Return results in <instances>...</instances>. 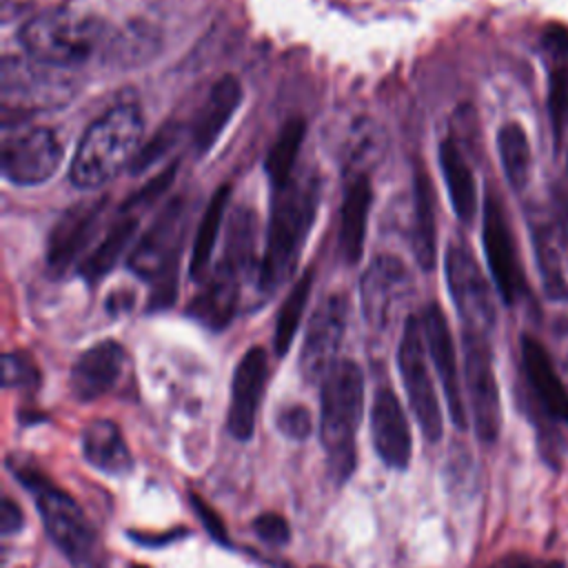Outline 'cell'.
Masks as SVG:
<instances>
[{
	"label": "cell",
	"instance_id": "6da1fadb",
	"mask_svg": "<svg viewBox=\"0 0 568 568\" xmlns=\"http://www.w3.org/2000/svg\"><path fill=\"white\" fill-rule=\"evenodd\" d=\"M320 189V180L313 171L293 175L284 186L275 189L266 248L257 271L262 293H273L293 273L317 213Z\"/></svg>",
	"mask_w": 568,
	"mask_h": 568
},
{
	"label": "cell",
	"instance_id": "7a4b0ae2",
	"mask_svg": "<svg viewBox=\"0 0 568 568\" xmlns=\"http://www.w3.org/2000/svg\"><path fill=\"white\" fill-rule=\"evenodd\" d=\"M364 410V373L351 359H339L322 379L320 439L328 473L344 484L355 470V435Z\"/></svg>",
	"mask_w": 568,
	"mask_h": 568
},
{
	"label": "cell",
	"instance_id": "3957f363",
	"mask_svg": "<svg viewBox=\"0 0 568 568\" xmlns=\"http://www.w3.org/2000/svg\"><path fill=\"white\" fill-rule=\"evenodd\" d=\"M144 120L135 104L120 102L102 113L82 135L69 178L80 189L111 182L138 153Z\"/></svg>",
	"mask_w": 568,
	"mask_h": 568
},
{
	"label": "cell",
	"instance_id": "277c9868",
	"mask_svg": "<svg viewBox=\"0 0 568 568\" xmlns=\"http://www.w3.org/2000/svg\"><path fill=\"white\" fill-rule=\"evenodd\" d=\"M18 481L33 495L51 541L75 568H100V544L93 526L71 495L51 484L36 466L11 462Z\"/></svg>",
	"mask_w": 568,
	"mask_h": 568
},
{
	"label": "cell",
	"instance_id": "5b68a950",
	"mask_svg": "<svg viewBox=\"0 0 568 568\" xmlns=\"http://www.w3.org/2000/svg\"><path fill=\"white\" fill-rule=\"evenodd\" d=\"M104 24L78 9H49L20 31L24 53L42 67L67 69L87 62L100 47Z\"/></svg>",
	"mask_w": 568,
	"mask_h": 568
},
{
	"label": "cell",
	"instance_id": "8992f818",
	"mask_svg": "<svg viewBox=\"0 0 568 568\" xmlns=\"http://www.w3.org/2000/svg\"><path fill=\"white\" fill-rule=\"evenodd\" d=\"M521 375L526 386V406L539 435L544 457L555 459L561 435L568 428V386L546 346L532 335H521Z\"/></svg>",
	"mask_w": 568,
	"mask_h": 568
},
{
	"label": "cell",
	"instance_id": "52a82bcc",
	"mask_svg": "<svg viewBox=\"0 0 568 568\" xmlns=\"http://www.w3.org/2000/svg\"><path fill=\"white\" fill-rule=\"evenodd\" d=\"M446 282L464 333L488 337L495 326L490 286L473 251L462 240H450L446 248Z\"/></svg>",
	"mask_w": 568,
	"mask_h": 568
},
{
	"label": "cell",
	"instance_id": "ba28073f",
	"mask_svg": "<svg viewBox=\"0 0 568 568\" xmlns=\"http://www.w3.org/2000/svg\"><path fill=\"white\" fill-rule=\"evenodd\" d=\"M424 331L419 317H408L402 331L399 348H397V366L402 375V384L406 388L408 404L413 415L422 428V435L435 444L442 439V410L435 393V384L426 364L424 348Z\"/></svg>",
	"mask_w": 568,
	"mask_h": 568
},
{
	"label": "cell",
	"instance_id": "9c48e42d",
	"mask_svg": "<svg viewBox=\"0 0 568 568\" xmlns=\"http://www.w3.org/2000/svg\"><path fill=\"white\" fill-rule=\"evenodd\" d=\"M182 202H171L133 248L129 266L146 280H155L153 306H166L175 293L178 242L182 235Z\"/></svg>",
	"mask_w": 568,
	"mask_h": 568
},
{
	"label": "cell",
	"instance_id": "30bf717a",
	"mask_svg": "<svg viewBox=\"0 0 568 568\" xmlns=\"http://www.w3.org/2000/svg\"><path fill=\"white\" fill-rule=\"evenodd\" d=\"M464 382L475 435L490 446L501 430V399L490 344L484 335L464 333Z\"/></svg>",
	"mask_w": 568,
	"mask_h": 568
},
{
	"label": "cell",
	"instance_id": "8fae6325",
	"mask_svg": "<svg viewBox=\"0 0 568 568\" xmlns=\"http://www.w3.org/2000/svg\"><path fill=\"white\" fill-rule=\"evenodd\" d=\"M62 162V144L47 126H16L2 138V173L13 184H40Z\"/></svg>",
	"mask_w": 568,
	"mask_h": 568
},
{
	"label": "cell",
	"instance_id": "7c38bea8",
	"mask_svg": "<svg viewBox=\"0 0 568 568\" xmlns=\"http://www.w3.org/2000/svg\"><path fill=\"white\" fill-rule=\"evenodd\" d=\"M346 315L348 302L339 293L324 297L311 315L300 353V371L306 382L322 384L326 373L339 362L337 353L346 331Z\"/></svg>",
	"mask_w": 568,
	"mask_h": 568
},
{
	"label": "cell",
	"instance_id": "4fadbf2b",
	"mask_svg": "<svg viewBox=\"0 0 568 568\" xmlns=\"http://www.w3.org/2000/svg\"><path fill=\"white\" fill-rule=\"evenodd\" d=\"M481 235H484V251H486L493 282H495L501 300L506 304H515L521 297L526 284H524V275H521V266L517 260L508 220L504 215L499 200L493 193L486 195Z\"/></svg>",
	"mask_w": 568,
	"mask_h": 568
},
{
	"label": "cell",
	"instance_id": "5bb4252c",
	"mask_svg": "<svg viewBox=\"0 0 568 568\" xmlns=\"http://www.w3.org/2000/svg\"><path fill=\"white\" fill-rule=\"evenodd\" d=\"M410 277L406 266L390 255H379L362 275V313L371 328L382 331L395 315L399 302L408 295Z\"/></svg>",
	"mask_w": 568,
	"mask_h": 568
},
{
	"label": "cell",
	"instance_id": "9a60e30c",
	"mask_svg": "<svg viewBox=\"0 0 568 568\" xmlns=\"http://www.w3.org/2000/svg\"><path fill=\"white\" fill-rule=\"evenodd\" d=\"M266 377V351L262 346L248 348L235 366L231 382V402L226 413V428L240 442H248L253 437L255 415L262 402Z\"/></svg>",
	"mask_w": 568,
	"mask_h": 568
},
{
	"label": "cell",
	"instance_id": "2e32d148",
	"mask_svg": "<svg viewBox=\"0 0 568 568\" xmlns=\"http://www.w3.org/2000/svg\"><path fill=\"white\" fill-rule=\"evenodd\" d=\"M371 439L379 459L395 470H406L413 455L406 413L390 386L375 390L371 408Z\"/></svg>",
	"mask_w": 568,
	"mask_h": 568
},
{
	"label": "cell",
	"instance_id": "e0dca14e",
	"mask_svg": "<svg viewBox=\"0 0 568 568\" xmlns=\"http://www.w3.org/2000/svg\"><path fill=\"white\" fill-rule=\"evenodd\" d=\"M248 266L224 253L213 275H209L197 297L189 304V315L211 331H222L237 311L240 286Z\"/></svg>",
	"mask_w": 568,
	"mask_h": 568
},
{
	"label": "cell",
	"instance_id": "ac0fdd59",
	"mask_svg": "<svg viewBox=\"0 0 568 568\" xmlns=\"http://www.w3.org/2000/svg\"><path fill=\"white\" fill-rule=\"evenodd\" d=\"M419 320H422L426 348L430 353V359H433L435 371L439 375V382L444 386L450 419L459 430H464L466 428V408H464V397H462L455 344H453V335H450L446 315L442 313V308L437 304H430L422 313Z\"/></svg>",
	"mask_w": 568,
	"mask_h": 568
},
{
	"label": "cell",
	"instance_id": "d6986e66",
	"mask_svg": "<svg viewBox=\"0 0 568 568\" xmlns=\"http://www.w3.org/2000/svg\"><path fill=\"white\" fill-rule=\"evenodd\" d=\"M124 359V348L113 339H104L87 348L71 366L69 388L73 397L78 402H93L106 395L122 377Z\"/></svg>",
	"mask_w": 568,
	"mask_h": 568
},
{
	"label": "cell",
	"instance_id": "ffe728a7",
	"mask_svg": "<svg viewBox=\"0 0 568 568\" xmlns=\"http://www.w3.org/2000/svg\"><path fill=\"white\" fill-rule=\"evenodd\" d=\"M368 209H371L368 175L353 173V178L346 184L342 213H339V233H337V253L346 264H355L362 255Z\"/></svg>",
	"mask_w": 568,
	"mask_h": 568
},
{
	"label": "cell",
	"instance_id": "44dd1931",
	"mask_svg": "<svg viewBox=\"0 0 568 568\" xmlns=\"http://www.w3.org/2000/svg\"><path fill=\"white\" fill-rule=\"evenodd\" d=\"M84 459L104 475L122 477L133 468L131 450L111 419H91L82 430Z\"/></svg>",
	"mask_w": 568,
	"mask_h": 568
},
{
	"label": "cell",
	"instance_id": "7402d4cb",
	"mask_svg": "<svg viewBox=\"0 0 568 568\" xmlns=\"http://www.w3.org/2000/svg\"><path fill=\"white\" fill-rule=\"evenodd\" d=\"M240 102H242V87L237 78L224 75L222 80L215 82L193 124V146L197 153H206L217 142L220 133L237 111Z\"/></svg>",
	"mask_w": 568,
	"mask_h": 568
},
{
	"label": "cell",
	"instance_id": "603a6c76",
	"mask_svg": "<svg viewBox=\"0 0 568 568\" xmlns=\"http://www.w3.org/2000/svg\"><path fill=\"white\" fill-rule=\"evenodd\" d=\"M102 213V202L87 204L69 215L58 224L49 242V264L58 271L67 268L89 244L98 229V220Z\"/></svg>",
	"mask_w": 568,
	"mask_h": 568
},
{
	"label": "cell",
	"instance_id": "cb8c5ba5",
	"mask_svg": "<svg viewBox=\"0 0 568 568\" xmlns=\"http://www.w3.org/2000/svg\"><path fill=\"white\" fill-rule=\"evenodd\" d=\"M439 166H442V175L448 186V195H450L455 215L464 224H470L477 213L475 178H473V171H470L459 144L450 138H446L439 144Z\"/></svg>",
	"mask_w": 568,
	"mask_h": 568
},
{
	"label": "cell",
	"instance_id": "d4e9b609",
	"mask_svg": "<svg viewBox=\"0 0 568 568\" xmlns=\"http://www.w3.org/2000/svg\"><path fill=\"white\" fill-rule=\"evenodd\" d=\"M229 184L220 186L217 193L211 197L202 222L197 226L195 233V242H193V251H191V264H189V273L193 280H204L209 264H211V255L220 235V226H222V217H224V209L229 202Z\"/></svg>",
	"mask_w": 568,
	"mask_h": 568
},
{
	"label": "cell",
	"instance_id": "484cf974",
	"mask_svg": "<svg viewBox=\"0 0 568 568\" xmlns=\"http://www.w3.org/2000/svg\"><path fill=\"white\" fill-rule=\"evenodd\" d=\"M415 226H413V251L422 268H433L435 262V211L433 189L424 171L415 173Z\"/></svg>",
	"mask_w": 568,
	"mask_h": 568
},
{
	"label": "cell",
	"instance_id": "4316f807",
	"mask_svg": "<svg viewBox=\"0 0 568 568\" xmlns=\"http://www.w3.org/2000/svg\"><path fill=\"white\" fill-rule=\"evenodd\" d=\"M497 151L504 166V175L515 191H521L530 180V144L519 122H506L497 133Z\"/></svg>",
	"mask_w": 568,
	"mask_h": 568
},
{
	"label": "cell",
	"instance_id": "83f0119b",
	"mask_svg": "<svg viewBox=\"0 0 568 568\" xmlns=\"http://www.w3.org/2000/svg\"><path fill=\"white\" fill-rule=\"evenodd\" d=\"M304 131H306L304 120L293 118L284 124L277 140L273 142V146L264 160V171H266L273 189L284 186L295 175L293 166H295L300 146L304 142Z\"/></svg>",
	"mask_w": 568,
	"mask_h": 568
},
{
	"label": "cell",
	"instance_id": "f1b7e54d",
	"mask_svg": "<svg viewBox=\"0 0 568 568\" xmlns=\"http://www.w3.org/2000/svg\"><path fill=\"white\" fill-rule=\"evenodd\" d=\"M133 233H135V217H124V220L115 222L109 229V233L104 235V240L82 260L80 275L87 282H98L106 271H111L115 266L122 251L131 242Z\"/></svg>",
	"mask_w": 568,
	"mask_h": 568
},
{
	"label": "cell",
	"instance_id": "f546056e",
	"mask_svg": "<svg viewBox=\"0 0 568 568\" xmlns=\"http://www.w3.org/2000/svg\"><path fill=\"white\" fill-rule=\"evenodd\" d=\"M311 284H313V273L306 271L297 284L291 288V293L286 295L280 313H277V322H275V335H273V346L277 355H284L291 348V342L297 333L302 313L306 308L308 302V293H311Z\"/></svg>",
	"mask_w": 568,
	"mask_h": 568
},
{
	"label": "cell",
	"instance_id": "4dcf8cb0",
	"mask_svg": "<svg viewBox=\"0 0 568 568\" xmlns=\"http://www.w3.org/2000/svg\"><path fill=\"white\" fill-rule=\"evenodd\" d=\"M2 386L4 388H38L40 371L36 362L20 351L7 353L2 357Z\"/></svg>",
	"mask_w": 568,
	"mask_h": 568
},
{
	"label": "cell",
	"instance_id": "1f68e13d",
	"mask_svg": "<svg viewBox=\"0 0 568 568\" xmlns=\"http://www.w3.org/2000/svg\"><path fill=\"white\" fill-rule=\"evenodd\" d=\"M548 95H550L548 109H550L555 140H561V133L568 122V67L566 64H561L552 71Z\"/></svg>",
	"mask_w": 568,
	"mask_h": 568
},
{
	"label": "cell",
	"instance_id": "d6a6232c",
	"mask_svg": "<svg viewBox=\"0 0 568 568\" xmlns=\"http://www.w3.org/2000/svg\"><path fill=\"white\" fill-rule=\"evenodd\" d=\"M275 426H277V430H280L284 437H288V439H293V442H302V439H306V437L311 435V430H313V417H311V413H308L306 406L293 404V406H284V408L277 410V415H275Z\"/></svg>",
	"mask_w": 568,
	"mask_h": 568
},
{
	"label": "cell",
	"instance_id": "836d02e7",
	"mask_svg": "<svg viewBox=\"0 0 568 568\" xmlns=\"http://www.w3.org/2000/svg\"><path fill=\"white\" fill-rule=\"evenodd\" d=\"M253 532L268 546H286L291 539V526L288 521L277 513H262L251 524Z\"/></svg>",
	"mask_w": 568,
	"mask_h": 568
},
{
	"label": "cell",
	"instance_id": "e575fe53",
	"mask_svg": "<svg viewBox=\"0 0 568 568\" xmlns=\"http://www.w3.org/2000/svg\"><path fill=\"white\" fill-rule=\"evenodd\" d=\"M191 506L195 508V513H197V517H200V521L204 524V528H206V532L217 541V544H224V546H229L231 544V539H229V535H226V528H224V521L220 519V515L197 495V493H191Z\"/></svg>",
	"mask_w": 568,
	"mask_h": 568
},
{
	"label": "cell",
	"instance_id": "d590c367",
	"mask_svg": "<svg viewBox=\"0 0 568 568\" xmlns=\"http://www.w3.org/2000/svg\"><path fill=\"white\" fill-rule=\"evenodd\" d=\"M488 568H566L561 559H546V557H535L528 552H506L499 559H495Z\"/></svg>",
	"mask_w": 568,
	"mask_h": 568
},
{
	"label": "cell",
	"instance_id": "8d00e7d4",
	"mask_svg": "<svg viewBox=\"0 0 568 568\" xmlns=\"http://www.w3.org/2000/svg\"><path fill=\"white\" fill-rule=\"evenodd\" d=\"M552 344H555V364L568 384V320H559L552 328Z\"/></svg>",
	"mask_w": 568,
	"mask_h": 568
},
{
	"label": "cell",
	"instance_id": "74e56055",
	"mask_svg": "<svg viewBox=\"0 0 568 568\" xmlns=\"http://www.w3.org/2000/svg\"><path fill=\"white\" fill-rule=\"evenodd\" d=\"M22 526H24V517H22L20 506L11 497H2V504H0V532L2 535H13V532H20Z\"/></svg>",
	"mask_w": 568,
	"mask_h": 568
},
{
	"label": "cell",
	"instance_id": "f35d334b",
	"mask_svg": "<svg viewBox=\"0 0 568 568\" xmlns=\"http://www.w3.org/2000/svg\"><path fill=\"white\" fill-rule=\"evenodd\" d=\"M180 535H182L180 530H171V532H166V535H155V537H149L146 532H144V535H138V532H129V537H131L133 541L142 544V546H166V544H171L173 539H178Z\"/></svg>",
	"mask_w": 568,
	"mask_h": 568
},
{
	"label": "cell",
	"instance_id": "ab89813d",
	"mask_svg": "<svg viewBox=\"0 0 568 568\" xmlns=\"http://www.w3.org/2000/svg\"><path fill=\"white\" fill-rule=\"evenodd\" d=\"M131 568H149V566H144V564H133Z\"/></svg>",
	"mask_w": 568,
	"mask_h": 568
},
{
	"label": "cell",
	"instance_id": "60d3db41",
	"mask_svg": "<svg viewBox=\"0 0 568 568\" xmlns=\"http://www.w3.org/2000/svg\"><path fill=\"white\" fill-rule=\"evenodd\" d=\"M313 568H320V566H313Z\"/></svg>",
	"mask_w": 568,
	"mask_h": 568
}]
</instances>
